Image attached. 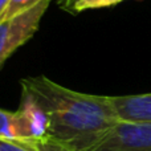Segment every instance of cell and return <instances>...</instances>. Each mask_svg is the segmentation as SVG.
I'll list each match as a JSON object with an SVG mask.
<instances>
[{
  "label": "cell",
  "instance_id": "cell-1",
  "mask_svg": "<svg viewBox=\"0 0 151 151\" xmlns=\"http://www.w3.org/2000/svg\"><path fill=\"white\" fill-rule=\"evenodd\" d=\"M48 115V137L72 151H89L118 122L110 96H96L72 90L45 76L20 81Z\"/></svg>",
  "mask_w": 151,
  "mask_h": 151
},
{
  "label": "cell",
  "instance_id": "cell-2",
  "mask_svg": "<svg viewBox=\"0 0 151 151\" xmlns=\"http://www.w3.org/2000/svg\"><path fill=\"white\" fill-rule=\"evenodd\" d=\"M50 1L42 0L28 11L0 23V66L36 33Z\"/></svg>",
  "mask_w": 151,
  "mask_h": 151
},
{
  "label": "cell",
  "instance_id": "cell-3",
  "mask_svg": "<svg viewBox=\"0 0 151 151\" xmlns=\"http://www.w3.org/2000/svg\"><path fill=\"white\" fill-rule=\"evenodd\" d=\"M89 151H151V123L119 121Z\"/></svg>",
  "mask_w": 151,
  "mask_h": 151
},
{
  "label": "cell",
  "instance_id": "cell-4",
  "mask_svg": "<svg viewBox=\"0 0 151 151\" xmlns=\"http://www.w3.org/2000/svg\"><path fill=\"white\" fill-rule=\"evenodd\" d=\"M119 121L151 123V93L131 96H110Z\"/></svg>",
  "mask_w": 151,
  "mask_h": 151
},
{
  "label": "cell",
  "instance_id": "cell-5",
  "mask_svg": "<svg viewBox=\"0 0 151 151\" xmlns=\"http://www.w3.org/2000/svg\"><path fill=\"white\" fill-rule=\"evenodd\" d=\"M19 113L23 117L29 138H49L48 137V129H49L48 115L41 109V106L25 91H21V104L19 107Z\"/></svg>",
  "mask_w": 151,
  "mask_h": 151
},
{
  "label": "cell",
  "instance_id": "cell-6",
  "mask_svg": "<svg viewBox=\"0 0 151 151\" xmlns=\"http://www.w3.org/2000/svg\"><path fill=\"white\" fill-rule=\"evenodd\" d=\"M0 151H72L52 138L4 139L0 138Z\"/></svg>",
  "mask_w": 151,
  "mask_h": 151
},
{
  "label": "cell",
  "instance_id": "cell-7",
  "mask_svg": "<svg viewBox=\"0 0 151 151\" xmlns=\"http://www.w3.org/2000/svg\"><path fill=\"white\" fill-rule=\"evenodd\" d=\"M0 138L4 139H31L19 110L0 109Z\"/></svg>",
  "mask_w": 151,
  "mask_h": 151
},
{
  "label": "cell",
  "instance_id": "cell-8",
  "mask_svg": "<svg viewBox=\"0 0 151 151\" xmlns=\"http://www.w3.org/2000/svg\"><path fill=\"white\" fill-rule=\"evenodd\" d=\"M125 0H74L72 4H69V11L74 13L83 12L88 9H99V8H107L117 5Z\"/></svg>",
  "mask_w": 151,
  "mask_h": 151
},
{
  "label": "cell",
  "instance_id": "cell-9",
  "mask_svg": "<svg viewBox=\"0 0 151 151\" xmlns=\"http://www.w3.org/2000/svg\"><path fill=\"white\" fill-rule=\"evenodd\" d=\"M42 0H11L8 3L7 8H5L4 13L0 17V23L1 21H5L8 19L13 17V16L19 15V13L24 12V11H28L29 8L35 7L36 4H39Z\"/></svg>",
  "mask_w": 151,
  "mask_h": 151
},
{
  "label": "cell",
  "instance_id": "cell-10",
  "mask_svg": "<svg viewBox=\"0 0 151 151\" xmlns=\"http://www.w3.org/2000/svg\"><path fill=\"white\" fill-rule=\"evenodd\" d=\"M11 0H0V17H1V15L4 13L5 8H7L8 3H9Z\"/></svg>",
  "mask_w": 151,
  "mask_h": 151
}]
</instances>
